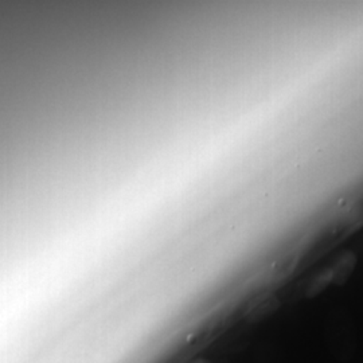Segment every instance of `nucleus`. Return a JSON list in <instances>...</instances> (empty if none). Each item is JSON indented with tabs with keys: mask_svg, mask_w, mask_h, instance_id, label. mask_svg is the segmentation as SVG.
I'll return each instance as SVG.
<instances>
[{
	"mask_svg": "<svg viewBox=\"0 0 363 363\" xmlns=\"http://www.w3.org/2000/svg\"><path fill=\"white\" fill-rule=\"evenodd\" d=\"M355 265L357 256L354 252L347 250L339 255L334 265L330 267L333 272V283H335L337 286H343L350 279L351 273L355 269Z\"/></svg>",
	"mask_w": 363,
	"mask_h": 363,
	"instance_id": "f03ea898",
	"label": "nucleus"
},
{
	"mask_svg": "<svg viewBox=\"0 0 363 363\" xmlns=\"http://www.w3.org/2000/svg\"><path fill=\"white\" fill-rule=\"evenodd\" d=\"M279 308V300L272 294H265L253 298L245 308L244 316L249 323H259L271 316Z\"/></svg>",
	"mask_w": 363,
	"mask_h": 363,
	"instance_id": "f257e3e1",
	"label": "nucleus"
},
{
	"mask_svg": "<svg viewBox=\"0 0 363 363\" xmlns=\"http://www.w3.org/2000/svg\"><path fill=\"white\" fill-rule=\"evenodd\" d=\"M191 363H210L208 359H205V358H198V359H195Z\"/></svg>",
	"mask_w": 363,
	"mask_h": 363,
	"instance_id": "20e7f679",
	"label": "nucleus"
},
{
	"mask_svg": "<svg viewBox=\"0 0 363 363\" xmlns=\"http://www.w3.org/2000/svg\"><path fill=\"white\" fill-rule=\"evenodd\" d=\"M330 283H333V272H331V268H327L325 271H322L319 274L315 276V279L312 280L310 286L307 288L306 295L308 298H313L318 294H320Z\"/></svg>",
	"mask_w": 363,
	"mask_h": 363,
	"instance_id": "7ed1b4c3",
	"label": "nucleus"
}]
</instances>
